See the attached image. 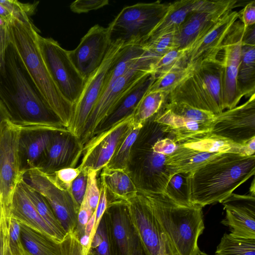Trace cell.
<instances>
[{
    "instance_id": "44dd1931",
    "label": "cell",
    "mask_w": 255,
    "mask_h": 255,
    "mask_svg": "<svg viewBox=\"0 0 255 255\" xmlns=\"http://www.w3.org/2000/svg\"><path fill=\"white\" fill-rule=\"evenodd\" d=\"M221 203L226 211L221 222L232 235L255 239V196L232 193Z\"/></svg>"
},
{
    "instance_id": "9a60e30c",
    "label": "cell",
    "mask_w": 255,
    "mask_h": 255,
    "mask_svg": "<svg viewBox=\"0 0 255 255\" xmlns=\"http://www.w3.org/2000/svg\"><path fill=\"white\" fill-rule=\"evenodd\" d=\"M247 28L240 20H236L231 27L221 47V51H223V57L220 60L223 99L225 109L227 110L236 107L242 98L238 91L237 79L243 38Z\"/></svg>"
},
{
    "instance_id": "7402d4cb",
    "label": "cell",
    "mask_w": 255,
    "mask_h": 255,
    "mask_svg": "<svg viewBox=\"0 0 255 255\" xmlns=\"http://www.w3.org/2000/svg\"><path fill=\"white\" fill-rule=\"evenodd\" d=\"M238 18V12L232 10L219 19L187 52V64L217 59L224 40Z\"/></svg>"
},
{
    "instance_id": "83f0119b",
    "label": "cell",
    "mask_w": 255,
    "mask_h": 255,
    "mask_svg": "<svg viewBox=\"0 0 255 255\" xmlns=\"http://www.w3.org/2000/svg\"><path fill=\"white\" fill-rule=\"evenodd\" d=\"M175 151L166 157L165 166L172 175L189 173L201 167L220 153L202 152L178 145Z\"/></svg>"
},
{
    "instance_id": "2e32d148",
    "label": "cell",
    "mask_w": 255,
    "mask_h": 255,
    "mask_svg": "<svg viewBox=\"0 0 255 255\" xmlns=\"http://www.w3.org/2000/svg\"><path fill=\"white\" fill-rule=\"evenodd\" d=\"M211 133L243 144L255 137V94L244 104L216 115Z\"/></svg>"
},
{
    "instance_id": "cb8c5ba5",
    "label": "cell",
    "mask_w": 255,
    "mask_h": 255,
    "mask_svg": "<svg viewBox=\"0 0 255 255\" xmlns=\"http://www.w3.org/2000/svg\"><path fill=\"white\" fill-rule=\"evenodd\" d=\"M155 79V76L150 74L129 91L120 100L112 113L95 130L91 140L98 137L122 121L132 116L139 100Z\"/></svg>"
},
{
    "instance_id": "11a10c76",
    "label": "cell",
    "mask_w": 255,
    "mask_h": 255,
    "mask_svg": "<svg viewBox=\"0 0 255 255\" xmlns=\"http://www.w3.org/2000/svg\"><path fill=\"white\" fill-rule=\"evenodd\" d=\"M8 221L0 216V255H5L7 242Z\"/></svg>"
},
{
    "instance_id": "d6a6232c",
    "label": "cell",
    "mask_w": 255,
    "mask_h": 255,
    "mask_svg": "<svg viewBox=\"0 0 255 255\" xmlns=\"http://www.w3.org/2000/svg\"><path fill=\"white\" fill-rule=\"evenodd\" d=\"M237 81L242 98L255 94V45L242 43Z\"/></svg>"
},
{
    "instance_id": "6da1fadb",
    "label": "cell",
    "mask_w": 255,
    "mask_h": 255,
    "mask_svg": "<svg viewBox=\"0 0 255 255\" xmlns=\"http://www.w3.org/2000/svg\"><path fill=\"white\" fill-rule=\"evenodd\" d=\"M0 101L18 126L68 130L46 103L10 40L0 57Z\"/></svg>"
},
{
    "instance_id": "ac0fdd59",
    "label": "cell",
    "mask_w": 255,
    "mask_h": 255,
    "mask_svg": "<svg viewBox=\"0 0 255 255\" xmlns=\"http://www.w3.org/2000/svg\"><path fill=\"white\" fill-rule=\"evenodd\" d=\"M132 125V116L90 140L83 148V156L79 168L99 171L105 167Z\"/></svg>"
},
{
    "instance_id": "4dcf8cb0",
    "label": "cell",
    "mask_w": 255,
    "mask_h": 255,
    "mask_svg": "<svg viewBox=\"0 0 255 255\" xmlns=\"http://www.w3.org/2000/svg\"><path fill=\"white\" fill-rule=\"evenodd\" d=\"M144 55L145 50L142 45L123 46L107 72L102 95L111 84L138 63Z\"/></svg>"
},
{
    "instance_id": "f1b7e54d",
    "label": "cell",
    "mask_w": 255,
    "mask_h": 255,
    "mask_svg": "<svg viewBox=\"0 0 255 255\" xmlns=\"http://www.w3.org/2000/svg\"><path fill=\"white\" fill-rule=\"evenodd\" d=\"M102 169L100 179L106 189L108 202H127L137 194L138 191L125 170L110 169L106 167Z\"/></svg>"
},
{
    "instance_id": "b9f144b4",
    "label": "cell",
    "mask_w": 255,
    "mask_h": 255,
    "mask_svg": "<svg viewBox=\"0 0 255 255\" xmlns=\"http://www.w3.org/2000/svg\"><path fill=\"white\" fill-rule=\"evenodd\" d=\"M154 62L169 51L178 48L176 32L165 34L146 41L142 45Z\"/></svg>"
},
{
    "instance_id": "7bdbcfd3",
    "label": "cell",
    "mask_w": 255,
    "mask_h": 255,
    "mask_svg": "<svg viewBox=\"0 0 255 255\" xmlns=\"http://www.w3.org/2000/svg\"><path fill=\"white\" fill-rule=\"evenodd\" d=\"M89 252L92 255H115L104 215L92 239Z\"/></svg>"
},
{
    "instance_id": "6125c7cd",
    "label": "cell",
    "mask_w": 255,
    "mask_h": 255,
    "mask_svg": "<svg viewBox=\"0 0 255 255\" xmlns=\"http://www.w3.org/2000/svg\"><path fill=\"white\" fill-rule=\"evenodd\" d=\"M250 194L255 196V178L253 179L252 183H251V186L250 187Z\"/></svg>"
},
{
    "instance_id": "836d02e7",
    "label": "cell",
    "mask_w": 255,
    "mask_h": 255,
    "mask_svg": "<svg viewBox=\"0 0 255 255\" xmlns=\"http://www.w3.org/2000/svg\"><path fill=\"white\" fill-rule=\"evenodd\" d=\"M21 184L36 211L55 233L58 242H62L67 234L46 199L23 179Z\"/></svg>"
},
{
    "instance_id": "4316f807",
    "label": "cell",
    "mask_w": 255,
    "mask_h": 255,
    "mask_svg": "<svg viewBox=\"0 0 255 255\" xmlns=\"http://www.w3.org/2000/svg\"><path fill=\"white\" fill-rule=\"evenodd\" d=\"M177 143L178 145L202 152L253 155L246 142L243 144L235 143L210 132L188 138Z\"/></svg>"
},
{
    "instance_id": "94428289",
    "label": "cell",
    "mask_w": 255,
    "mask_h": 255,
    "mask_svg": "<svg viewBox=\"0 0 255 255\" xmlns=\"http://www.w3.org/2000/svg\"><path fill=\"white\" fill-rule=\"evenodd\" d=\"M6 120H10V117L6 109L0 101V124Z\"/></svg>"
},
{
    "instance_id": "c3c4849f",
    "label": "cell",
    "mask_w": 255,
    "mask_h": 255,
    "mask_svg": "<svg viewBox=\"0 0 255 255\" xmlns=\"http://www.w3.org/2000/svg\"><path fill=\"white\" fill-rule=\"evenodd\" d=\"M88 180V170L82 169L71 184L70 192L74 199L80 206L85 197Z\"/></svg>"
},
{
    "instance_id": "e575fe53",
    "label": "cell",
    "mask_w": 255,
    "mask_h": 255,
    "mask_svg": "<svg viewBox=\"0 0 255 255\" xmlns=\"http://www.w3.org/2000/svg\"><path fill=\"white\" fill-rule=\"evenodd\" d=\"M168 95L160 91H147L135 108L132 115L133 124H143L156 115L167 102Z\"/></svg>"
},
{
    "instance_id": "8fae6325",
    "label": "cell",
    "mask_w": 255,
    "mask_h": 255,
    "mask_svg": "<svg viewBox=\"0 0 255 255\" xmlns=\"http://www.w3.org/2000/svg\"><path fill=\"white\" fill-rule=\"evenodd\" d=\"M127 204L131 220L147 255H176L154 215L147 196L138 192Z\"/></svg>"
},
{
    "instance_id": "5b68a950",
    "label": "cell",
    "mask_w": 255,
    "mask_h": 255,
    "mask_svg": "<svg viewBox=\"0 0 255 255\" xmlns=\"http://www.w3.org/2000/svg\"><path fill=\"white\" fill-rule=\"evenodd\" d=\"M154 117L143 124L131 147L126 170L138 192L146 195L163 194L171 176L165 166L167 156L153 148L160 127Z\"/></svg>"
},
{
    "instance_id": "f546056e",
    "label": "cell",
    "mask_w": 255,
    "mask_h": 255,
    "mask_svg": "<svg viewBox=\"0 0 255 255\" xmlns=\"http://www.w3.org/2000/svg\"><path fill=\"white\" fill-rule=\"evenodd\" d=\"M199 2V0H181L170 2L166 14L153 28L146 41L165 34L176 32L187 15L196 9Z\"/></svg>"
},
{
    "instance_id": "681fc988",
    "label": "cell",
    "mask_w": 255,
    "mask_h": 255,
    "mask_svg": "<svg viewBox=\"0 0 255 255\" xmlns=\"http://www.w3.org/2000/svg\"><path fill=\"white\" fill-rule=\"evenodd\" d=\"M109 3L108 0H77L71 3L70 8L75 13H86L100 9Z\"/></svg>"
},
{
    "instance_id": "603a6c76",
    "label": "cell",
    "mask_w": 255,
    "mask_h": 255,
    "mask_svg": "<svg viewBox=\"0 0 255 255\" xmlns=\"http://www.w3.org/2000/svg\"><path fill=\"white\" fill-rule=\"evenodd\" d=\"M54 131L46 127H21L18 151L20 170L23 175L37 167Z\"/></svg>"
},
{
    "instance_id": "74e56055",
    "label": "cell",
    "mask_w": 255,
    "mask_h": 255,
    "mask_svg": "<svg viewBox=\"0 0 255 255\" xmlns=\"http://www.w3.org/2000/svg\"><path fill=\"white\" fill-rule=\"evenodd\" d=\"M143 124L134 125L121 142L112 157L105 166L110 169L126 170L131 147Z\"/></svg>"
},
{
    "instance_id": "7c38bea8",
    "label": "cell",
    "mask_w": 255,
    "mask_h": 255,
    "mask_svg": "<svg viewBox=\"0 0 255 255\" xmlns=\"http://www.w3.org/2000/svg\"><path fill=\"white\" fill-rule=\"evenodd\" d=\"M237 0H199L195 9L186 17L176 38L179 49L187 52L224 15L237 7Z\"/></svg>"
},
{
    "instance_id": "6f0895ef",
    "label": "cell",
    "mask_w": 255,
    "mask_h": 255,
    "mask_svg": "<svg viewBox=\"0 0 255 255\" xmlns=\"http://www.w3.org/2000/svg\"><path fill=\"white\" fill-rule=\"evenodd\" d=\"M255 25L248 27L247 28L243 38V44L255 45Z\"/></svg>"
},
{
    "instance_id": "bcb514c9",
    "label": "cell",
    "mask_w": 255,
    "mask_h": 255,
    "mask_svg": "<svg viewBox=\"0 0 255 255\" xmlns=\"http://www.w3.org/2000/svg\"><path fill=\"white\" fill-rule=\"evenodd\" d=\"M88 180L85 197L87 202L94 212L99 203L100 189L98 185L97 175L98 171L92 169H88Z\"/></svg>"
},
{
    "instance_id": "4fadbf2b",
    "label": "cell",
    "mask_w": 255,
    "mask_h": 255,
    "mask_svg": "<svg viewBox=\"0 0 255 255\" xmlns=\"http://www.w3.org/2000/svg\"><path fill=\"white\" fill-rule=\"evenodd\" d=\"M115 255H147L127 202L110 201L104 214Z\"/></svg>"
},
{
    "instance_id": "7dc6e473",
    "label": "cell",
    "mask_w": 255,
    "mask_h": 255,
    "mask_svg": "<svg viewBox=\"0 0 255 255\" xmlns=\"http://www.w3.org/2000/svg\"><path fill=\"white\" fill-rule=\"evenodd\" d=\"M60 244L61 255H87L89 253L82 246L75 231L67 234Z\"/></svg>"
},
{
    "instance_id": "3957f363",
    "label": "cell",
    "mask_w": 255,
    "mask_h": 255,
    "mask_svg": "<svg viewBox=\"0 0 255 255\" xmlns=\"http://www.w3.org/2000/svg\"><path fill=\"white\" fill-rule=\"evenodd\" d=\"M10 41L14 45L46 103L67 128L74 106L62 95L40 52L36 40L38 30L32 21L13 19L8 23Z\"/></svg>"
},
{
    "instance_id": "e7e4bbea",
    "label": "cell",
    "mask_w": 255,
    "mask_h": 255,
    "mask_svg": "<svg viewBox=\"0 0 255 255\" xmlns=\"http://www.w3.org/2000/svg\"><path fill=\"white\" fill-rule=\"evenodd\" d=\"M196 255H209L208 254H206L205 253L202 252L200 251Z\"/></svg>"
},
{
    "instance_id": "9f6ffc18",
    "label": "cell",
    "mask_w": 255,
    "mask_h": 255,
    "mask_svg": "<svg viewBox=\"0 0 255 255\" xmlns=\"http://www.w3.org/2000/svg\"><path fill=\"white\" fill-rule=\"evenodd\" d=\"M9 40L8 23L0 17V57L2 55Z\"/></svg>"
},
{
    "instance_id": "003e7915",
    "label": "cell",
    "mask_w": 255,
    "mask_h": 255,
    "mask_svg": "<svg viewBox=\"0 0 255 255\" xmlns=\"http://www.w3.org/2000/svg\"><path fill=\"white\" fill-rule=\"evenodd\" d=\"M87 255H92L89 252Z\"/></svg>"
},
{
    "instance_id": "03108f58",
    "label": "cell",
    "mask_w": 255,
    "mask_h": 255,
    "mask_svg": "<svg viewBox=\"0 0 255 255\" xmlns=\"http://www.w3.org/2000/svg\"><path fill=\"white\" fill-rule=\"evenodd\" d=\"M22 255H30L28 253H27L26 251H25L24 250V251H23Z\"/></svg>"
},
{
    "instance_id": "680465c9",
    "label": "cell",
    "mask_w": 255,
    "mask_h": 255,
    "mask_svg": "<svg viewBox=\"0 0 255 255\" xmlns=\"http://www.w3.org/2000/svg\"><path fill=\"white\" fill-rule=\"evenodd\" d=\"M95 223L96 215L95 211L91 217L88 221L87 224H86L85 230V234L91 236L92 238L96 232Z\"/></svg>"
},
{
    "instance_id": "ffe728a7",
    "label": "cell",
    "mask_w": 255,
    "mask_h": 255,
    "mask_svg": "<svg viewBox=\"0 0 255 255\" xmlns=\"http://www.w3.org/2000/svg\"><path fill=\"white\" fill-rule=\"evenodd\" d=\"M195 64L191 76L194 85L207 110L218 115L225 109L221 61L217 58Z\"/></svg>"
},
{
    "instance_id": "d4e9b609",
    "label": "cell",
    "mask_w": 255,
    "mask_h": 255,
    "mask_svg": "<svg viewBox=\"0 0 255 255\" xmlns=\"http://www.w3.org/2000/svg\"><path fill=\"white\" fill-rule=\"evenodd\" d=\"M10 216L20 224L48 236L58 242L55 233L39 215L20 182L16 187L13 196Z\"/></svg>"
},
{
    "instance_id": "8d00e7d4",
    "label": "cell",
    "mask_w": 255,
    "mask_h": 255,
    "mask_svg": "<svg viewBox=\"0 0 255 255\" xmlns=\"http://www.w3.org/2000/svg\"><path fill=\"white\" fill-rule=\"evenodd\" d=\"M195 67V64H188L156 77L147 91H160L169 94L180 83L192 75Z\"/></svg>"
},
{
    "instance_id": "db71d44e",
    "label": "cell",
    "mask_w": 255,
    "mask_h": 255,
    "mask_svg": "<svg viewBox=\"0 0 255 255\" xmlns=\"http://www.w3.org/2000/svg\"><path fill=\"white\" fill-rule=\"evenodd\" d=\"M100 196L98 204L95 210L96 223L95 229L96 230L101 220L107 207L108 200L107 191L105 185L101 182L100 186Z\"/></svg>"
},
{
    "instance_id": "ab89813d",
    "label": "cell",
    "mask_w": 255,
    "mask_h": 255,
    "mask_svg": "<svg viewBox=\"0 0 255 255\" xmlns=\"http://www.w3.org/2000/svg\"><path fill=\"white\" fill-rule=\"evenodd\" d=\"M187 51L179 48L164 54L151 64L152 74L155 78L174 69L188 65Z\"/></svg>"
},
{
    "instance_id": "f907efd6",
    "label": "cell",
    "mask_w": 255,
    "mask_h": 255,
    "mask_svg": "<svg viewBox=\"0 0 255 255\" xmlns=\"http://www.w3.org/2000/svg\"><path fill=\"white\" fill-rule=\"evenodd\" d=\"M80 172L81 170L78 167H67L59 170L52 174L61 186L70 191L72 183Z\"/></svg>"
},
{
    "instance_id": "30bf717a",
    "label": "cell",
    "mask_w": 255,
    "mask_h": 255,
    "mask_svg": "<svg viewBox=\"0 0 255 255\" xmlns=\"http://www.w3.org/2000/svg\"><path fill=\"white\" fill-rule=\"evenodd\" d=\"M23 179L46 199L66 233L74 232L80 206L70 191L61 186L52 174L38 168L26 172Z\"/></svg>"
},
{
    "instance_id": "f6af8a7d",
    "label": "cell",
    "mask_w": 255,
    "mask_h": 255,
    "mask_svg": "<svg viewBox=\"0 0 255 255\" xmlns=\"http://www.w3.org/2000/svg\"><path fill=\"white\" fill-rule=\"evenodd\" d=\"M7 243L12 255H22L23 248L20 237V224L10 216L8 221Z\"/></svg>"
},
{
    "instance_id": "ba28073f",
    "label": "cell",
    "mask_w": 255,
    "mask_h": 255,
    "mask_svg": "<svg viewBox=\"0 0 255 255\" xmlns=\"http://www.w3.org/2000/svg\"><path fill=\"white\" fill-rule=\"evenodd\" d=\"M21 129L8 120L0 124V215L6 220L10 217L13 196L24 176L18 151Z\"/></svg>"
},
{
    "instance_id": "60d3db41",
    "label": "cell",
    "mask_w": 255,
    "mask_h": 255,
    "mask_svg": "<svg viewBox=\"0 0 255 255\" xmlns=\"http://www.w3.org/2000/svg\"><path fill=\"white\" fill-rule=\"evenodd\" d=\"M164 107L177 116L199 123L212 124L216 116L211 112L184 103L167 102Z\"/></svg>"
},
{
    "instance_id": "e0dca14e",
    "label": "cell",
    "mask_w": 255,
    "mask_h": 255,
    "mask_svg": "<svg viewBox=\"0 0 255 255\" xmlns=\"http://www.w3.org/2000/svg\"><path fill=\"white\" fill-rule=\"evenodd\" d=\"M110 45L107 27L96 24L76 48L68 51L72 62L85 80L101 66Z\"/></svg>"
},
{
    "instance_id": "91938a15",
    "label": "cell",
    "mask_w": 255,
    "mask_h": 255,
    "mask_svg": "<svg viewBox=\"0 0 255 255\" xmlns=\"http://www.w3.org/2000/svg\"><path fill=\"white\" fill-rule=\"evenodd\" d=\"M0 17L7 23L13 19V17L10 12L1 3H0Z\"/></svg>"
},
{
    "instance_id": "52a82bcc",
    "label": "cell",
    "mask_w": 255,
    "mask_h": 255,
    "mask_svg": "<svg viewBox=\"0 0 255 255\" xmlns=\"http://www.w3.org/2000/svg\"><path fill=\"white\" fill-rule=\"evenodd\" d=\"M152 60L145 53L138 63L106 88L90 114L79 139L83 149L92 138L95 130L120 100L143 78L152 74Z\"/></svg>"
},
{
    "instance_id": "9c48e42d",
    "label": "cell",
    "mask_w": 255,
    "mask_h": 255,
    "mask_svg": "<svg viewBox=\"0 0 255 255\" xmlns=\"http://www.w3.org/2000/svg\"><path fill=\"white\" fill-rule=\"evenodd\" d=\"M37 44L45 64L63 96L73 106L83 89L86 80L73 63L68 51L52 38L37 34Z\"/></svg>"
},
{
    "instance_id": "5bb4252c",
    "label": "cell",
    "mask_w": 255,
    "mask_h": 255,
    "mask_svg": "<svg viewBox=\"0 0 255 255\" xmlns=\"http://www.w3.org/2000/svg\"><path fill=\"white\" fill-rule=\"evenodd\" d=\"M123 46V44L120 42L111 43L101 66L86 80L81 95L74 106L73 115L67 128L79 140L90 114L102 95L107 72Z\"/></svg>"
},
{
    "instance_id": "7a4b0ae2",
    "label": "cell",
    "mask_w": 255,
    "mask_h": 255,
    "mask_svg": "<svg viewBox=\"0 0 255 255\" xmlns=\"http://www.w3.org/2000/svg\"><path fill=\"white\" fill-rule=\"evenodd\" d=\"M255 174V155L220 153L189 173L187 183L192 205L203 207L221 203Z\"/></svg>"
},
{
    "instance_id": "f5cc1de1",
    "label": "cell",
    "mask_w": 255,
    "mask_h": 255,
    "mask_svg": "<svg viewBox=\"0 0 255 255\" xmlns=\"http://www.w3.org/2000/svg\"><path fill=\"white\" fill-rule=\"evenodd\" d=\"M239 13V20L246 28L255 25V1L254 0L246 4Z\"/></svg>"
},
{
    "instance_id": "484cf974",
    "label": "cell",
    "mask_w": 255,
    "mask_h": 255,
    "mask_svg": "<svg viewBox=\"0 0 255 255\" xmlns=\"http://www.w3.org/2000/svg\"><path fill=\"white\" fill-rule=\"evenodd\" d=\"M154 121L164 125L176 143L199 134L210 132L212 124L187 120L173 113L164 106L154 117Z\"/></svg>"
},
{
    "instance_id": "277c9868",
    "label": "cell",
    "mask_w": 255,
    "mask_h": 255,
    "mask_svg": "<svg viewBox=\"0 0 255 255\" xmlns=\"http://www.w3.org/2000/svg\"><path fill=\"white\" fill-rule=\"evenodd\" d=\"M144 195L176 255H196L205 228L202 207L180 206L163 194Z\"/></svg>"
},
{
    "instance_id": "816d5d0a",
    "label": "cell",
    "mask_w": 255,
    "mask_h": 255,
    "mask_svg": "<svg viewBox=\"0 0 255 255\" xmlns=\"http://www.w3.org/2000/svg\"><path fill=\"white\" fill-rule=\"evenodd\" d=\"M94 212L89 206L85 196L80 205L78 211L77 223L75 230L77 235L79 238L85 234L86 224Z\"/></svg>"
},
{
    "instance_id": "f35d334b",
    "label": "cell",
    "mask_w": 255,
    "mask_h": 255,
    "mask_svg": "<svg viewBox=\"0 0 255 255\" xmlns=\"http://www.w3.org/2000/svg\"><path fill=\"white\" fill-rule=\"evenodd\" d=\"M189 173H176L171 175L163 195L176 204L183 206L192 205L190 201L187 179Z\"/></svg>"
},
{
    "instance_id": "be15d7a7",
    "label": "cell",
    "mask_w": 255,
    "mask_h": 255,
    "mask_svg": "<svg viewBox=\"0 0 255 255\" xmlns=\"http://www.w3.org/2000/svg\"><path fill=\"white\" fill-rule=\"evenodd\" d=\"M5 255H12V254H11L10 250L9 248V247L8 246L7 242V244H6V249H5Z\"/></svg>"
},
{
    "instance_id": "d590c367",
    "label": "cell",
    "mask_w": 255,
    "mask_h": 255,
    "mask_svg": "<svg viewBox=\"0 0 255 255\" xmlns=\"http://www.w3.org/2000/svg\"><path fill=\"white\" fill-rule=\"evenodd\" d=\"M215 255H255V239L225 234L217 246Z\"/></svg>"
},
{
    "instance_id": "8992f818",
    "label": "cell",
    "mask_w": 255,
    "mask_h": 255,
    "mask_svg": "<svg viewBox=\"0 0 255 255\" xmlns=\"http://www.w3.org/2000/svg\"><path fill=\"white\" fill-rule=\"evenodd\" d=\"M170 3L157 0L124 7L107 27L111 43L142 45L166 14Z\"/></svg>"
},
{
    "instance_id": "1f68e13d",
    "label": "cell",
    "mask_w": 255,
    "mask_h": 255,
    "mask_svg": "<svg viewBox=\"0 0 255 255\" xmlns=\"http://www.w3.org/2000/svg\"><path fill=\"white\" fill-rule=\"evenodd\" d=\"M20 237L23 249L30 255H61L60 243L21 224Z\"/></svg>"
},
{
    "instance_id": "ee69618b",
    "label": "cell",
    "mask_w": 255,
    "mask_h": 255,
    "mask_svg": "<svg viewBox=\"0 0 255 255\" xmlns=\"http://www.w3.org/2000/svg\"><path fill=\"white\" fill-rule=\"evenodd\" d=\"M2 4L12 14L14 18L22 22H31L30 16L36 9L39 1L22 3L16 0H0Z\"/></svg>"
},
{
    "instance_id": "d6986e66",
    "label": "cell",
    "mask_w": 255,
    "mask_h": 255,
    "mask_svg": "<svg viewBox=\"0 0 255 255\" xmlns=\"http://www.w3.org/2000/svg\"><path fill=\"white\" fill-rule=\"evenodd\" d=\"M79 139L69 130L54 131L36 168L52 174L67 167H76L83 153Z\"/></svg>"
}]
</instances>
